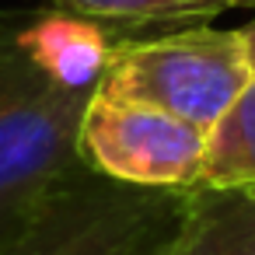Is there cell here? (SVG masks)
Here are the masks:
<instances>
[{
    "instance_id": "7",
    "label": "cell",
    "mask_w": 255,
    "mask_h": 255,
    "mask_svg": "<svg viewBox=\"0 0 255 255\" xmlns=\"http://www.w3.org/2000/svg\"><path fill=\"white\" fill-rule=\"evenodd\" d=\"M53 7L112 21L133 35L161 32V28H189L217 18L231 7H252L255 0H53Z\"/></svg>"
},
{
    "instance_id": "2",
    "label": "cell",
    "mask_w": 255,
    "mask_h": 255,
    "mask_svg": "<svg viewBox=\"0 0 255 255\" xmlns=\"http://www.w3.org/2000/svg\"><path fill=\"white\" fill-rule=\"evenodd\" d=\"M255 81L241 28H161L123 39L95 95L161 109L210 136Z\"/></svg>"
},
{
    "instance_id": "5",
    "label": "cell",
    "mask_w": 255,
    "mask_h": 255,
    "mask_svg": "<svg viewBox=\"0 0 255 255\" xmlns=\"http://www.w3.org/2000/svg\"><path fill=\"white\" fill-rule=\"evenodd\" d=\"M123 39H133V32L63 7L21 11L18 18V46L53 84L67 91L95 95Z\"/></svg>"
},
{
    "instance_id": "6",
    "label": "cell",
    "mask_w": 255,
    "mask_h": 255,
    "mask_svg": "<svg viewBox=\"0 0 255 255\" xmlns=\"http://www.w3.org/2000/svg\"><path fill=\"white\" fill-rule=\"evenodd\" d=\"M175 255H255V189L192 185Z\"/></svg>"
},
{
    "instance_id": "10",
    "label": "cell",
    "mask_w": 255,
    "mask_h": 255,
    "mask_svg": "<svg viewBox=\"0 0 255 255\" xmlns=\"http://www.w3.org/2000/svg\"><path fill=\"white\" fill-rule=\"evenodd\" d=\"M178 231H182V227H178ZM178 231H175L171 238H164V241H161L157 248H150L147 255H175V238H178Z\"/></svg>"
},
{
    "instance_id": "9",
    "label": "cell",
    "mask_w": 255,
    "mask_h": 255,
    "mask_svg": "<svg viewBox=\"0 0 255 255\" xmlns=\"http://www.w3.org/2000/svg\"><path fill=\"white\" fill-rule=\"evenodd\" d=\"M241 35H245V46H248V60H252V70H255V18L248 25H241Z\"/></svg>"
},
{
    "instance_id": "8",
    "label": "cell",
    "mask_w": 255,
    "mask_h": 255,
    "mask_svg": "<svg viewBox=\"0 0 255 255\" xmlns=\"http://www.w3.org/2000/svg\"><path fill=\"white\" fill-rule=\"evenodd\" d=\"M206 189H255V81L206 136L199 182Z\"/></svg>"
},
{
    "instance_id": "3",
    "label": "cell",
    "mask_w": 255,
    "mask_h": 255,
    "mask_svg": "<svg viewBox=\"0 0 255 255\" xmlns=\"http://www.w3.org/2000/svg\"><path fill=\"white\" fill-rule=\"evenodd\" d=\"M192 189H143L74 171L0 255H147L171 238Z\"/></svg>"
},
{
    "instance_id": "1",
    "label": "cell",
    "mask_w": 255,
    "mask_h": 255,
    "mask_svg": "<svg viewBox=\"0 0 255 255\" xmlns=\"http://www.w3.org/2000/svg\"><path fill=\"white\" fill-rule=\"evenodd\" d=\"M21 11H0V248L84 168L88 91L53 84L18 46Z\"/></svg>"
},
{
    "instance_id": "4",
    "label": "cell",
    "mask_w": 255,
    "mask_h": 255,
    "mask_svg": "<svg viewBox=\"0 0 255 255\" xmlns=\"http://www.w3.org/2000/svg\"><path fill=\"white\" fill-rule=\"evenodd\" d=\"M203 157V129L140 102L91 95L81 123V161L95 175L143 189H192Z\"/></svg>"
}]
</instances>
